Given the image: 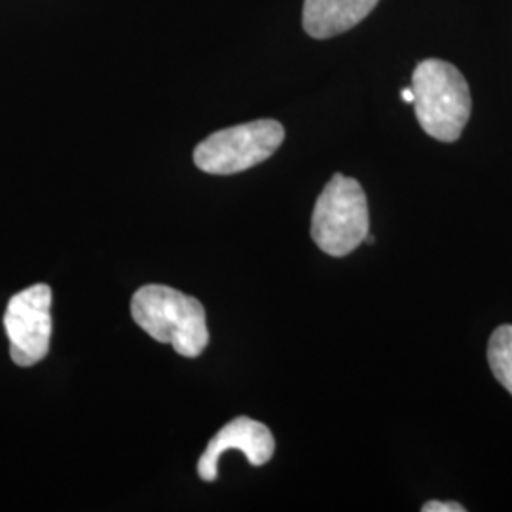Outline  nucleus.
I'll return each mask as SVG.
<instances>
[{
  "mask_svg": "<svg viewBox=\"0 0 512 512\" xmlns=\"http://www.w3.org/2000/svg\"><path fill=\"white\" fill-rule=\"evenodd\" d=\"M133 321L156 342L183 357H198L209 346L202 302L165 285H145L131 298Z\"/></svg>",
  "mask_w": 512,
  "mask_h": 512,
  "instance_id": "1",
  "label": "nucleus"
},
{
  "mask_svg": "<svg viewBox=\"0 0 512 512\" xmlns=\"http://www.w3.org/2000/svg\"><path fill=\"white\" fill-rule=\"evenodd\" d=\"M414 110L421 129L442 143L458 141L471 118L465 76L448 61L425 59L412 74Z\"/></svg>",
  "mask_w": 512,
  "mask_h": 512,
  "instance_id": "2",
  "label": "nucleus"
},
{
  "mask_svg": "<svg viewBox=\"0 0 512 512\" xmlns=\"http://www.w3.org/2000/svg\"><path fill=\"white\" fill-rule=\"evenodd\" d=\"M285 141V129L275 120H255L220 129L194 150V164L211 175H234L266 162Z\"/></svg>",
  "mask_w": 512,
  "mask_h": 512,
  "instance_id": "4",
  "label": "nucleus"
},
{
  "mask_svg": "<svg viewBox=\"0 0 512 512\" xmlns=\"http://www.w3.org/2000/svg\"><path fill=\"white\" fill-rule=\"evenodd\" d=\"M380 0H306L302 12L304 31L311 38H325L342 35L378 6Z\"/></svg>",
  "mask_w": 512,
  "mask_h": 512,
  "instance_id": "7",
  "label": "nucleus"
},
{
  "mask_svg": "<svg viewBox=\"0 0 512 512\" xmlns=\"http://www.w3.org/2000/svg\"><path fill=\"white\" fill-rule=\"evenodd\" d=\"M228 450H239L255 467L266 465L274 456L275 440L272 431L251 418H236L224 425L207 444L200 463L198 475L205 482H213L219 476V459Z\"/></svg>",
  "mask_w": 512,
  "mask_h": 512,
  "instance_id": "6",
  "label": "nucleus"
},
{
  "mask_svg": "<svg viewBox=\"0 0 512 512\" xmlns=\"http://www.w3.org/2000/svg\"><path fill=\"white\" fill-rule=\"evenodd\" d=\"M4 330L16 365L27 368L40 363L52 340V289L38 283L14 294L4 313Z\"/></svg>",
  "mask_w": 512,
  "mask_h": 512,
  "instance_id": "5",
  "label": "nucleus"
},
{
  "mask_svg": "<svg viewBox=\"0 0 512 512\" xmlns=\"http://www.w3.org/2000/svg\"><path fill=\"white\" fill-rule=\"evenodd\" d=\"M488 363L495 380L512 395V325H501L488 342Z\"/></svg>",
  "mask_w": 512,
  "mask_h": 512,
  "instance_id": "8",
  "label": "nucleus"
},
{
  "mask_svg": "<svg viewBox=\"0 0 512 512\" xmlns=\"http://www.w3.org/2000/svg\"><path fill=\"white\" fill-rule=\"evenodd\" d=\"M370 232L365 190L355 179L336 173L317 198L311 238L330 256L353 253Z\"/></svg>",
  "mask_w": 512,
  "mask_h": 512,
  "instance_id": "3",
  "label": "nucleus"
},
{
  "mask_svg": "<svg viewBox=\"0 0 512 512\" xmlns=\"http://www.w3.org/2000/svg\"><path fill=\"white\" fill-rule=\"evenodd\" d=\"M401 97H403L404 103H414V90H412V86L410 88H404L403 92H401Z\"/></svg>",
  "mask_w": 512,
  "mask_h": 512,
  "instance_id": "10",
  "label": "nucleus"
},
{
  "mask_svg": "<svg viewBox=\"0 0 512 512\" xmlns=\"http://www.w3.org/2000/svg\"><path fill=\"white\" fill-rule=\"evenodd\" d=\"M423 512H465V507L459 503H442V501H429L421 507Z\"/></svg>",
  "mask_w": 512,
  "mask_h": 512,
  "instance_id": "9",
  "label": "nucleus"
}]
</instances>
